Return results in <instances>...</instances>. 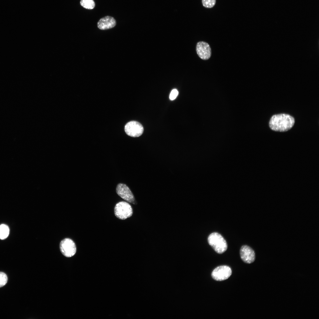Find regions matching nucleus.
<instances>
[{
    "instance_id": "1",
    "label": "nucleus",
    "mask_w": 319,
    "mask_h": 319,
    "mask_svg": "<svg viewBox=\"0 0 319 319\" xmlns=\"http://www.w3.org/2000/svg\"><path fill=\"white\" fill-rule=\"evenodd\" d=\"M295 120L292 116L284 113L273 115L271 118L269 126L272 130L285 132L290 130L293 126Z\"/></svg>"
},
{
    "instance_id": "2",
    "label": "nucleus",
    "mask_w": 319,
    "mask_h": 319,
    "mask_svg": "<svg viewBox=\"0 0 319 319\" xmlns=\"http://www.w3.org/2000/svg\"><path fill=\"white\" fill-rule=\"evenodd\" d=\"M208 241L209 244L217 253L222 254L227 250V242L224 238L219 233L214 232L208 236Z\"/></svg>"
},
{
    "instance_id": "3",
    "label": "nucleus",
    "mask_w": 319,
    "mask_h": 319,
    "mask_svg": "<svg viewBox=\"0 0 319 319\" xmlns=\"http://www.w3.org/2000/svg\"><path fill=\"white\" fill-rule=\"evenodd\" d=\"M114 212L115 216L121 220L130 217L133 214L131 206L125 201H121L117 203L115 207Z\"/></svg>"
},
{
    "instance_id": "4",
    "label": "nucleus",
    "mask_w": 319,
    "mask_h": 319,
    "mask_svg": "<svg viewBox=\"0 0 319 319\" xmlns=\"http://www.w3.org/2000/svg\"><path fill=\"white\" fill-rule=\"evenodd\" d=\"M59 246L61 253L66 257H71L76 253L77 250L75 244L70 238H66L61 240Z\"/></svg>"
},
{
    "instance_id": "5",
    "label": "nucleus",
    "mask_w": 319,
    "mask_h": 319,
    "mask_svg": "<svg viewBox=\"0 0 319 319\" xmlns=\"http://www.w3.org/2000/svg\"><path fill=\"white\" fill-rule=\"evenodd\" d=\"M232 273L231 268L227 266H221L215 268L211 273V276L215 280L222 281L228 279Z\"/></svg>"
},
{
    "instance_id": "6",
    "label": "nucleus",
    "mask_w": 319,
    "mask_h": 319,
    "mask_svg": "<svg viewBox=\"0 0 319 319\" xmlns=\"http://www.w3.org/2000/svg\"><path fill=\"white\" fill-rule=\"evenodd\" d=\"M124 129L127 135L134 137L140 136L144 131V128L142 125L135 121L128 122L125 125Z\"/></svg>"
},
{
    "instance_id": "7",
    "label": "nucleus",
    "mask_w": 319,
    "mask_h": 319,
    "mask_svg": "<svg viewBox=\"0 0 319 319\" xmlns=\"http://www.w3.org/2000/svg\"><path fill=\"white\" fill-rule=\"evenodd\" d=\"M116 192L118 195L126 201L134 204H136L133 194L126 185L118 184L116 188Z\"/></svg>"
},
{
    "instance_id": "8",
    "label": "nucleus",
    "mask_w": 319,
    "mask_h": 319,
    "mask_svg": "<svg viewBox=\"0 0 319 319\" xmlns=\"http://www.w3.org/2000/svg\"><path fill=\"white\" fill-rule=\"evenodd\" d=\"M196 51L199 57L201 59H209L211 55V50L209 45L204 41L198 42L196 45Z\"/></svg>"
},
{
    "instance_id": "9",
    "label": "nucleus",
    "mask_w": 319,
    "mask_h": 319,
    "mask_svg": "<svg viewBox=\"0 0 319 319\" xmlns=\"http://www.w3.org/2000/svg\"><path fill=\"white\" fill-rule=\"evenodd\" d=\"M240 255L241 259L245 263H251L255 260V252L248 246L244 245L241 247L240 250Z\"/></svg>"
},
{
    "instance_id": "10",
    "label": "nucleus",
    "mask_w": 319,
    "mask_h": 319,
    "mask_svg": "<svg viewBox=\"0 0 319 319\" xmlns=\"http://www.w3.org/2000/svg\"><path fill=\"white\" fill-rule=\"evenodd\" d=\"M116 25V21L113 17L107 16L101 18L97 23L98 28L100 30H105L112 28Z\"/></svg>"
},
{
    "instance_id": "11",
    "label": "nucleus",
    "mask_w": 319,
    "mask_h": 319,
    "mask_svg": "<svg viewBox=\"0 0 319 319\" xmlns=\"http://www.w3.org/2000/svg\"><path fill=\"white\" fill-rule=\"evenodd\" d=\"M9 229L7 225L1 224L0 225V239L3 240L6 239L9 235Z\"/></svg>"
},
{
    "instance_id": "12",
    "label": "nucleus",
    "mask_w": 319,
    "mask_h": 319,
    "mask_svg": "<svg viewBox=\"0 0 319 319\" xmlns=\"http://www.w3.org/2000/svg\"><path fill=\"white\" fill-rule=\"evenodd\" d=\"M80 4L83 7L89 9H92L95 6V3L93 0H81Z\"/></svg>"
},
{
    "instance_id": "13",
    "label": "nucleus",
    "mask_w": 319,
    "mask_h": 319,
    "mask_svg": "<svg viewBox=\"0 0 319 319\" xmlns=\"http://www.w3.org/2000/svg\"><path fill=\"white\" fill-rule=\"evenodd\" d=\"M203 5L204 7L210 8L213 7L216 3V0H202Z\"/></svg>"
},
{
    "instance_id": "14",
    "label": "nucleus",
    "mask_w": 319,
    "mask_h": 319,
    "mask_svg": "<svg viewBox=\"0 0 319 319\" xmlns=\"http://www.w3.org/2000/svg\"><path fill=\"white\" fill-rule=\"evenodd\" d=\"M8 280L6 274L2 272H0V288L4 286Z\"/></svg>"
},
{
    "instance_id": "15",
    "label": "nucleus",
    "mask_w": 319,
    "mask_h": 319,
    "mask_svg": "<svg viewBox=\"0 0 319 319\" xmlns=\"http://www.w3.org/2000/svg\"><path fill=\"white\" fill-rule=\"evenodd\" d=\"M178 94V90L176 89H174L172 90L171 91L169 96L170 99L172 100H175Z\"/></svg>"
}]
</instances>
